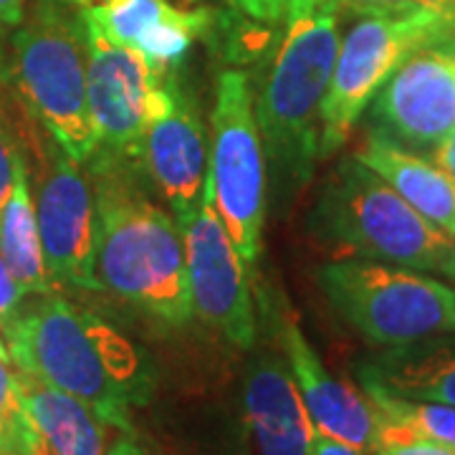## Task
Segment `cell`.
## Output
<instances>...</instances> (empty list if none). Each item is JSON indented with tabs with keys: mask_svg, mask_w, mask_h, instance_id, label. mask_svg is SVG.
Returning a JSON list of instances; mask_svg holds the SVG:
<instances>
[{
	"mask_svg": "<svg viewBox=\"0 0 455 455\" xmlns=\"http://www.w3.org/2000/svg\"><path fill=\"white\" fill-rule=\"evenodd\" d=\"M8 455H49V453H44V451H26V453H8Z\"/></svg>",
	"mask_w": 455,
	"mask_h": 455,
	"instance_id": "34",
	"label": "cell"
},
{
	"mask_svg": "<svg viewBox=\"0 0 455 455\" xmlns=\"http://www.w3.org/2000/svg\"><path fill=\"white\" fill-rule=\"evenodd\" d=\"M311 230L359 259L455 281V238L357 157H344L329 175L311 215Z\"/></svg>",
	"mask_w": 455,
	"mask_h": 455,
	"instance_id": "4",
	"label": "cell"
},
{
	"mask_svg": "<svg viewBox=\"0 0 455 455\" xmlns=\"http://www.w3.org/2000/svg\"><path fill=\"white\" fill-rule=\"evenodd\" d=\"M28 13V0H0V33L13 31Z\"/></svg>",
	"mask_w": 455,
	"mask_h": 455,
	"instance_id": "32",
	"label": "cell"
},
{
	"mask_svg": "<svg viewBox=\"0 0 455 455\" xmlns=\"http://www.w3.org/2000/svg\"><path fill=\"white\" fill-rule=\"evenodd\" d=\"M23 160V149L13 140V132L0 116V212L5 208L8 197L13 193L16 185V170Z\"/></svg>",
	"mask_w": 455,
	"mask_h": 455,
	"instance_id": "22",
	"label": "cell"
},
{
	"mask_svg": "<svg viewBox=\"0 0 455 455\" xmlns=\"http://www.w3.org/2000/svg\"><path fill=\"white\" fill-rule=\"evenodd\" d=\"M367 109L374 132L412 152H430L455 130L453 44H435L410 53Z\"/></svg>",
	"mask_w": 455,
	"mask_h": 455,
	"instance_id": "12",
	"label": "cell"
},
{
	"mask_svg": "<svg viewBox=\"0 0 455 455\" xmlns=\"http://www.w3.org/2000/svg\"><path fill=\"white\" fill-rule=\"evenodd\" d=\"M370 455H455V448L435 443V440H405V443L379 445Z\"/></svg>",
	"mask_w": 455,
	"mask_h": 455,
	"instance_id": "27",
	"label": "cell"
},
{
	"mask_svg": "<svg viewBox=\"0 0 455 455\" xmlns=\"http://www.w3.org/2000/svg\"><path fill=\"white\" fill-rule=\"evenodd\" d=\"M208 172L215 205L243 263L256 266L266 223V152L248 74L228 68L218 76L212 107Z\"/></svg>",
	"mask_w": 455,
	"mask_h": 455,
	"instance_id": "8",
	"label": "cell"
},
{
	"mask_svg": "<svg viewBox=\"0 0 455 455\" xmlns=\"http://www.w3.org/2000/svg\"><path fill=\"white\" fill-rule=\"evenodd\" d=\"M97 200L94 291L170 326L193 316L182 228L152 205L119 167V157L97 152L92 160Z\"/></svg>",
	"mask_w": 455,
	"mask_h": 455,
	"instance_id": "2",
	"label": "cell"
},
{
	"mask_svg": "<svg viewBox=\"0 0 455 455\" xmlns=\"http://www.w3.org/2000/svg\"><path fill=\"white\" fill-rule=\"evenodd\" d=\"M23 296L26 293L18 289L16 278L11 276L5 259L0 253V329L3 334L11 329V324L18 319V314L23 309Z\"/></svg>",
	"mask_w": 455,
	"mask_h": 455,
	"instance_id": "25",
	"label": "cell"
},
{
	"mask_svg": "<svg viewBox=\"0 0 455 455\" xmlns=\"http://www.w3.org/2000/svg\"><path fill=\"white\" fill-rule=\"evenodd\" d=\"M178 223L185 241L193 314L233 347H253L259 326L251 283L245 276L248 266L230 241L218 212L211 172L205 175L197 208Z\"/></svg>",
	"mask_w": 455,
	"mask_h": 455,
	"instance_id": "9",
	"label": "cell"
},
{
	"mask_svg": "<svg viewBox=\"0 0 455 455\" xmlns=\"http://www.w3.org/2000/svg\"><path fill=\"white\" fill-rule=\"evenodd\" d=\"M377 412V448L405 440H435L455 448V407L362 387Z\"/></svg>",
	"mask_w": 455,
	"mask_h": 455,
	"instance_id": "20",
	"label": "cell"
},
{
	"mask_svg": "<svg viewBox=\"0 0 455 455\" xmlns=\"http://www.w3.org/2000/svg\"><path fill=\"white\" fill-rule=\"evenodd\" d=\"M243 423L256 455H309L316 427L283 357L260 355L248 367Z\"/></svg>",
	"mask_w": 455,
	"mask_h": 455,
	"instance_id": "15",
	"label": "cell"
},
{
	"mask_svg": "<svg viewBox=\"0 0 455 455\" xmlns=\"http://www.w3.org/2000/svg\"><path fill=\"white\" fill-rule=\"evenodd\" d=\"M46 167L36 190V220L53 291H94L97 200L94 188L64 147L44 149Z\"/></svg>",
	"mask_w": 455,
	"mask_h": 455,
	"instance_id": "11",
	"label": "cell"
},
{
	"mask_svg": "<svg viewBox=\"0 0 455 455\" xmlns=\"http://www.w3.org/2000/svg\"><path fill=\"white\" fill-rule=\"evenodd\" d=\"M451 44H453V49H455V38H453V41H451Z\"/></svg>",
	"mask_w": 455,
	"mask_h": 455,
	"instance_id": "35",
	"label": "cell"
},
{
	"mask_svg": "<svg viewBox=\"0 0 455 455\" xmlns=\"http://www.w3.org/2000/svg\"><path fill=\"white\" fill-rule=\"evenodd\" d=\"M455 38V11L418 5L362 16L341 38L337 64L322 104L319 157L337 152L374 94L410 53Z\"/></svg>",
	"mask_w": 455,
	"mask_h": 455,
	"instance_id": "7",
	"label": "cell"
},
{
	"mask_svg": "<svg viewBox=\"0 0 455 455\" xmlns=\"http://www.w3.org/2000/svg\"><path fill=\"white\" fill-rule=\"evenodd\" d=\"M137 160L145 163L147 175L178 220L196 211L208 175L205 132L197 107L178 84L164 82Z\"/></svg>",
	"mask_w": 455,
	"mask_h": 455,
	"instance_id": "13",
	"label": "cell"
},
{
	"mask_svg": "<svg viewBox=\"0 0 455 455\" xmlns=\"http://www.w3.org/2000/svg\"><path fill=\"white\" fill-rule=\"evenodd\" d=\"M309 455H370V453L359 451V448L349 445V443H344V440L329 438V435H324V433H319V430H316V438H314V443H311Z\"/></svg>",
	"mask_w": 455,
	"mask_h": 455,
	"instance_id": "29",
	"label": "cell"
},
{
	"mask_svg": "<svg viewBox=\"0 0 455 455\" xmlns=\"http://www.w3.org/2000/svg\"><path fill=\"white\" fill-rule=\"evenodd\" d=\"M425 157L433 160L443 172H448L455 180V130L445 140H440L438 145L433 147Z\"/></svg>",
	"mask_w": 455,
	"mask_h": 455,
	"instance_id": "30",
	"label": "cell"
},
{
	"mask_svg": "<svg viewBox=\"0 0 455 455\" xmlns=\"http://www.w3.org/2000/svg\"><path fill=\"white\" fill-rule=\"evenodd\" d=\"M0 74L13 82L33 116L74 160L89 163L97 155L99 137L86 101L82 18L68 16L56 0H38L11 31Z\"/></svg>",
	"mask_w": 455,
	"mask_h": 455,
	"instance_id": "5",
	"label": "cell"
},
{
	"mask_svg": "<svg viewBox=\"0 0 455 455\" xmlns=\"http://www.w3.org/2000/svg\"><path fill=\"white\" fill-rule=\"evenodd\" d=\"M316 281L331 309L374 347H403L455 331V286L438 276L344 259L324 263Z\"/></svg>",
	"mask_w": 455,
	"mask_h": 455,
	"instance_id": "6",
	"label": "cell"
},
{
	"mask_svg": "<svg viewBox=\"0 0 455 455\" xmlns=\"http://www.w3.org/2000/svg\"><path fill=\"white\" fill-rule=\"evenodd\" d=\"M0 415H5L11 423L20 425V427L31 425L26 407H23V397H20L18 374L11 372L5 362H0Z\"/></svg>",
	"mask_w": 455,
	"mask_h": 455,
	"instance_id": "24",
	"label": "cell"
},
{
	"mask_svg": "<svg viewBox=\"0 0 455 455\" xmlns=\"http://www.w3.org/2000/svg\"><path fill=\"white\" fill-rule=\"evenodd\" d=\"M355 157L405 197L430 223L455 238V180L443 172L433 160L395 145L379 132L370 130Z\"/></svg>",
	"mask_w": 455,
	"mask_h": 455,
	"instance_id": "18",
	"label": "cell"
},
{
	"mask_svg": "<svg viewBox=\"0 0 455 455\" xmlns=\"http://www.w3.org/2000/svg\"><path fill=\"white\" fill-rule=\"evenodd\" d=\"M5 337L20 372L79 397L124 433L134 430L132 410L155 395L145 352L107 319L59 293H41L20 309Z\"/></svg>",
	"mask_w": 455,
	"mask_h": 455,
	"instance_id": "1",
	"label": "cell"
},
{
	"mask_svg": "<svg viewBox=\"0 0 455 455\" xmlns=\"http://www.w3.org/2000/svg\"><path fill=\"white\" fill-rule=\"evenodd\" d=\"M84 28L86 101L101 155L132 160L140 155L152 112L163 97L167 74L147 61L142 51L107 41Z\"/></svg>",
	"mask_w": 455,
	"mask_h": 455,
	"instance_id": "10",
	"label": "cell"
},
{
	"mask_svg": "<svg viewBox=\"0 0 455 455\" xmlns=\"http://www.w3.org/2000/svg\"><path fill=\"white\" fill-rule=\"evenodd\" d=\"M33 427H20L11 423L5 415H0V455L8 453H26L28 451V438H31Z\"/></svg>",
	"mask_w": 455,
	"mask_h": 455,
	"instance_id": "28",
	"label": "cell"
},
{
	"mask_svg": "<svg viewBox=\"0 0 455 455\" xmlns=\"http://www.w3.org/2000/svg\"><path fill=\"white\" fill-rule=\"evenodd\" d=\"M68 3H76V5L86 8V5H94V3H99V0H68Z\"/></svg>",
	"mask_w": 455,
	"mask_h": 455,
	"instance_id": "33",
	"label": "cell"
},
{
	"mask_svg": "<svg viewBox=\"0 0 455 455\" xmlns=\"http://www.w3.org/2000/svg\"><path fill=\"white\" fill-rule=\"evenodd\" d=\"M362 387L455 407V331L385 347L357 367Z\"/></svg>",
	"mask_w": 455,
	"mask_h": 455,
	"instance_id": "17",
	"label": "cell"
},
{
	"mask_svg": "<svg viewBox=\"0 0 455 455\" xmlns=\"http://www.w3.org/2000/svg\"><path fill=\"white\" fill-rule=\"evenodd\" d=\"M109 455H167V453L157 451V448H152V445H147L145 440H140L134 433H124V435H119V438H116V443L112 445Z\"/></svg>",
	"mask_w": 455,
	"mask_h": 455,
	"instance_id": "31",
	"label": "cell"
},
{
	"mask_svg": "<svg viewBox=\"0 0 455 455\" xmlns=\"http://www.w3.org/2000/svg\"><path fill=\"white\" fill-rule=\"evenodd\" d=\"M281 349L314 427L329 438L374 453L379 443V423L370 397L326 370L296 316H286L281 322Z\"/></svg>",
	"mask_w": 455,
	"mask_h": 455,
	"instance_id": "14",
	"label": "cell"
},
{
	"mask_svg": "<svg viewBox=\"0 0 455 455\" xmlns=\"http://www.w3.org/2000/svg\"><path fill=\"white\" fill-rule=\"evenodd\" d=\"M337 5L344 8V11L357 13V16L387 13V11H405V8H418V5H433V8L455 11V0H337Z\"/></svg>",
	"mask_w": 455,
	"mask_h": 455,
	"instance_id": "23",
	"label": "cell"
},
{
	"mask_svg": "<svg viewBox=\"0 0 455 455\" xmlns=\"http://www.w3.org/2000/svg\"><path fill=\"white\" fill-rule=\"evenodd\" d=\"M283 33L259 86L256 119L266 160L299 188L319 160L322 104L339 53L337 0H289Z\"/></svg>",
	"mask_w": 455,
	"mask_h": 455,
	"instance_id": "3",
	"label": "cell"
},
{
	"mask_svg": "<svg viewBox=\"0 0 455 455\" xmlns=\"http://www.w3.org/2000/svg\"><path fill=\"white\" fill-rule=\"evenodd\" d=\"M26 415L33 425L28 451L49 455H109L122 427L109 423L84 400L18 370ZM134 433V430H132Z\"/></svg>",
	"mask_w": 455,
	"mask_h": 455,
	"instance_id": "16",
	"label": "cell"
},
{
	"mask_svg": "<svg viewBox=\"0 0 455 455\" xmlns=\"http://www.w3.org/2000/svg\"><path fill=\"white\" fill-rule=\"evenodd\" d=\"M226 3L245 18H253L259 23H281L289 0H226Z\"/></svg>",
	"mask_w": 455,
	"mask_h": 455,
	"instance_id": "26",
	"label": "cell"
},
{
	"mask_svg": "<svg viewBox=\"0 0 455 455\" xmlns=\"http://www.w3.org/2000/svg\"><path fill=\"white\" fill-rule=\"evenodd\" d=\"M203 11H182L167 0H99L94 5L82 8V23L97 31L107 41L140 49L147 36L160 31L170 23L193 20Z\"/></svg>",
	"mask_w": 455,
	"mask_h": 455,
	"instance_id": "21",
	"label": "cell"
},
{
	"mask_svg": "<svg viewBox=\"0 0 455 455\" xmlns=\"http://www.w3.org/2000/svg\"><path fill=\"white\" fill-rule=\"evenodd\" d=\"M0 253L20 291L33 293V296L53 291L49 274H46L44 248H41L36 203L28 188L26 157L18 164L13 193L0 212Z\"/></svg>",
	"mask_w": 455,
	"mask_h": 455,
	"instance_id": "19",
	"label": "cell"
}]
</instances>
